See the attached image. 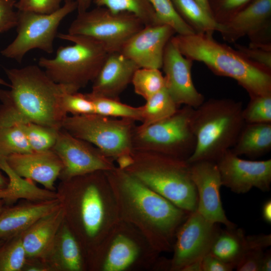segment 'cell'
I'll use <instances>...</instances> for the list:
<instances>
[{
    "label": "cell",
    "mask_w": 271,
    "mask_h": 271,
    "mask_svg": "<svg viewBox=\"0 0 271 271\" xmlns=\"http://www.w3.org/2000/svg\"><path fill=\"white\" fill-rule=\"evenodd\" d=\"M33 151L52 149L55 145L61 129H57L33 122L19 125Z\"/></svg>",
    "instance_id": "obj_33"
},
{
    "label": "cell",
    "mask_w": 271,
    "mask_h": 271,
    "mask_svg": "<svg viewBox=\"0 0 271 271\" xmlns=\"http://www.w3.org/2000/svg\"><path fill=\"white\" fill-rule=\"evenodd\" d=\"M23 201L16 205H6L1 212L0 239L6 240L20 234L61 205L58 198L44 201Z\"/></svg>",
    "instance_id": "obj_22"
},
{
    "label": "cell",
    "mask_w": 271,
    "mask_h": 271,
    "mask_svg": "<svg viewBox=\"0 0 271 271\" xmlns=\"http://www.w3.org/2000/svg\"><path fill=\"white\" fill-rule=\"evenodd\" d=\"M137 17L128 13H114L96 7L78 15L68 34L92 39L109 53L120 52L126 41L144 27Z\"/></svg>",
    "instance_id": "obj_11"
},
{
    "label": "cell",
    "mask_w": 271,
    "mask_h": 271,
    "mask_svg": "<svg viewBox=\"0 0 271 271\" xmlns=\"http://www.w3.org/2000/svg\"><path fill=\"white\" fill-rule=\"evenodd\" d=\"M181 271H202V259L189 263L185 266Z\"/></svg>",
    "instance_id": "obj_50"
},
{
    "label": "cell",
    "mask_w": 271,
    "mask_h": 271,
    "mask_svg": "<svg viewBox=\"0 0 271 271\" xmlns=\"http://www.w3.org/2000/svg\"><path fill=\"white\" fill-rule=\"evenodd\" d=\"M193 62L184 56L170 40L165 49L162 68L165 73V87L179 106L184 105L196 108L205 101L192 80Z\"/></svg>",
    "instance_id": "obj_17"
},
{
    "label": "cell",
    "mask_w": 271,
    "mask_h": 271,
    "mask_svg": "<svg viewBox=\"0 0 271 271\" xmlns=\"http://www.w3.org/2000/svg\"><path fill=\"white\" fill-rule=\"evenodd\" d=\"M253 0H219L217 8L212 12L213 19L222 24Z\"/></svg>",
    "instance_id": "obj_39"
},
{
    "label": "cell",
    "mask_w": 271,
    "mask_h": 271,
    "mask_svg": "<svg viewBox=\"0 0 271 271\" xmlns=\"http://www.w3.org/2000/svg\"><path fill=\"white\" fill-rule=\"evenodd\" d=\"M271 270V252L270 250L264 252L262 256L260 271H270Z\"/></svg>",
    "instance_id": "obj_48"
},
{
    "label": "cell",
    "mask_w": 271,
    "mask_h": 271,
    "mask_svg": "<svg viewBox=\"0 0 271 271\" xmlns=\"http://www.w3.org/2000/svg\"><path fill=\"white\" fill-rule=\"evenodd\" d=\"M222 185L236 194L252 188L269 191L271 184V159L249 161L241 159L231 149L216 162Z\"/></svg>",
    "instance_id": "obj_16"
},
{
    "label": "cell",
    "mask_w": 271,
    "mask_h": 271,
    "mask_svg": "<svg viewBox=\"0 0 271 271\" xmlns=\"http://www.w3.org/2000/svg\"><path fill=\"white\" fill-rule=\"evenodd\" d=\"M26 258L21 234L8 239L0 246V271H22Z\"/></svg>",
    "instance_id": "obj_34"
},
{
    "label": "cell",
    "mask_w": 271,
    "mask_h": 271,
    "mask_svg": "<svg viewBox=\"0 0 271 271\" xmlns=\"http://www.w3.org/2000/svg\"><path fill=\"white\" fill-rule=\"evenodd\" d=\"M182 19L196 34L213 35L220 25L206 13L196 0H171Z\"/></svg>",
    "instance_id": "obj_28"
},
{
    "label": "cell",
    "mask_w": 271,
    "mask_h": 271,
    "mask_svg": "<svg viewBox=\"0 0 271 271\" xmlns=\"http://www.w3.org/2000/svg\"><path fill=\"white\" fill-rule=\"evenodd\" d=\"M271 150V122L245 123L231 150L237 156L256 158Z\"/></svg>",
    "instance_id": "obj_26"
},
{
    "label": "cell",
    "mask_w": 271,
    "mask_h": 271,
    "mask_svg": "<svg viewBox=\"0 0 271 271\" xmlns=\"http://www.w3.org/2000/svg\"><path fill=\"white\" fill-rule=\"evenodd\" d=\"M5 72L11 89L0 90V127L33 122L61 129L67 116L62 98L65 92H72L69 88L54 82L39 66Z\"/></svg>",
    "instance_id": "obj_3"
},
{
    "label": "cell",
    "mask_w": 271,
    "mask_h": 271,
    "mask_svg": "<svg viewBox=\"0 0 271 271\" xmlns=\"http://www.w3.org/2000/svg\"><path fill=\"white\" fill-rule=\"evenodd\" d=\"M201 7L212 17L211 9L208 0H196ZM213 18V17H212Z\"/></svg>",
    "instance_id": "obj_51"
},
{
    "label": "cell",
    "mask_w": 271,
    "mask_h": 271,
    "mask_svg": "<svg viewBox=\"0 0 271 271\" xmlns=\"http://www.w3.org/2000/svg\"><path fill=\"white\" fill-rule=\"evenodd\" d=\"M139 66L119 52L109 53L93 81V96L119 99Z\"/></svg>",
    "instance_id": "obj_21"
},
{
    "label": "cell",
    "mask_w": 271,
    "mask_h": 271,
    "mask_svg": "<svg viewBox=\"0 0 271 271\" xmlns=\"http://www.w3.org/2000/svg\"><path fill=\"white\" fill-rule=\"evenodd\" d=\"M202 271H231L235 266L225 262L210 253L202 259Z\"/></svg>",
    "instance_id": "obj_44"
},
{
    "label": "cell",
    "mask_w": 271,
    "mask_h": 271,
    "mask_svg": "<svg viewBox=\"0 0 271 271\" xmlns=\"http://www.w3.org/2000/svg\"><path fill=\"white\" fill-rule=\"evenodd\" d=\"M0 169L8 177L7 187L0 190V199L5 205H12L22 199L32 201H44L58 198L56 191L37 186L33 181L17 175L8 165L4 157H0Z\"/></svg>",
    "instance_id": "obj_25"
},
{
    "label": "cell",
    "mask_w": 271,
    "mask_h": 271,
    "mask_svg": "<svg viewBox=\"0 0 271 271\" xmlns=\"http://www.w3.org/2000/svg\"><path fill=\"white\" fill-rule=\"evenodd\" d=\"M175 33L165 24L144 26L126 41L119 52L139 68L160 69L166 46Z\"/></svg>",
    "instance_id": "obj_19"
},
{
    "label": "cell",
    "mask_w": 271,
    "mask_h": 271,
    "mask_svg": "<svg viewBox=\"0 0 271 271\" xmlns=\"http://www.w3.org/2000/svg\"><path fill=\"white\" fill-rule=\"evenodd\" d=\"M93 103L95 113L102 115L127 118L134 121L142 120V107H133L119 101V99L93 96L85 94Z\"/></svg>",
    "instance_id": "obj_31"
},
{
    "label": "cell",
    "mask_w": 271,
    "mask_h": 271,
    "mask_svg": "<svg viewBox=\"0 0 271 271\" xmlns=\"http://www.w3.org/2000/svg\"><path fill=\"white\" fill-rule=\"evenodd\" d=\"M62 105L67 114L72 115L95 113L93 102L85 94L65 92L62 98Z\"/></svg>",
    "instance_id": "obj_38"
},
{
    "label": "cell",
    "mask_w": 271,
    "mask_h": 271,
    "mask_svg": "<svg viewBox=\"0 0 271 271\" xmlns=\"http://www.w3.org/2000/svg\"><path fill=\"white\" fill-rule=\"evenodd\" d=\"M263 250L251 249L246 251L237 263V271H260Z\"/></svg>",
    "instance_id": "obj_43"
},
{
    "label": "cell",
    "mask_w": 271,
    "mask_h": 271,
    "mask_svg": "<svg viewBox=\"0 0 271 271\" xmlns=\"http://www.w3.org/2000/svg\"><path fill=\"white\" fill-rule=\"evenodd\" d=\"M194 108L184 105L171 116L146 126L136 125L133 150L149 151L187 159L196 146L192 126Z\"/></svg>",
    "instance_id": "obj_9"
},
{
    "label": "cell",
    "mask_w": 271,
    "mask_h": 271,
    "mask_svg": "<svg viewBox=\"0 0 271 271\" xmlns=\"http://www.w3.org/2000/svg\"><path fill=\"white\" fill-rule=\"evenodd\" d=\"M135 122L96 113L67 115L62 128L92 144L114 161L121 155L132 153Z\"/></svg>",
    "instance_id": "obj_10"
},
{
    "label": "cell",
    "mask_w": 271,
    "mask_h": 271,
    "mask_svg": "<svg viewBox=\"0 0 271 271\" xmlns=\"http://www.w3.org/2000/svg\"><path fill=\"white\" fill-rule=\"evenodd\" d=\"M5 204L3 201L0 199V213L5 206Z\"/></svg>",
    "instance_id": "obj_54"
},
{
    "label": "cell",
    "mask_w": 271,
    "mask_h": 271,
    "mask_svg": "<svg viewBox=\"0 0 271 271\" xmlns=\"http://www.w3.org/2000/svg\"><path fill=\"white\" fill-rule=\"evenodd\" d=\"M76 10L75 2H66L57 11L49 14L17 10V36L1 51L2 55L21 63L25 55L34 49L52 53L60 24Z\"/></svg>",
    "instance_id": "obj_12"
},
{
    "label": "cell",
    "mask_w": 271,
    "mask_h": 271,
    "mask_svg": "<svg viewBox=\"0 0 271 271\" xmlns=\"http://www.w3.org/2000/svg\"><path fill=\"white\" fill-rule=\"evenodd\" d=\"M242 116L246 123L271 122V95L250 98Z\"/></svg>",
    "instance_id": "obj_37"
},
{
    "label": "cell",
    "mask_w": 271,
    "mask_h": 271,
    "mask_svg": "<svg viewBox=\"0 0 271 271\" xmlns=\"http://www.w3.org/2000/svg\"><path fill=\"white\" fill-rule=\"evenodd\" d=\"M104 172L120 219L135 226L159 252L171 251L177 231L190 212L179 208L117 166Z\"/></svg>",
    "instance_id": "obj_2"
},
{
    "label": "cell",
    "mask_w": 271,
    "mask_h": 271,
    "mask_svg": "<svg viewBox=\"0 0 271 271\" xmlns=\"http://www.w3.org/2000/svg\"><path fill=\"white\" fill-rule=\"evenodd\" d=\"M6 240L0 239V246L5 242Z\"/></svg>",
    "instance_id": "obj_55"
},
{
    "label": "cell",
    "mask_w": 271,
    "mask_h": 271,
    "mask_svg": "<svg viewBox=\"0 0 271 271\" xmlns=\"http://www.w3.org/2000/svg\"><path fill=\"white\" fill-rule=\"evenodd\" d=\"M74 43L61 46L52 59L41 57L38 65L54 82L76 92L95 79L109 52L98 42L82 36L57 34Z\"/></svg>",
    "instance_id": "obj_7"
},
{
    "label": "cell",
    "mask_w": 271,
    "mask_h": 271,
    "mask_svg": "<svg viewBox=\"0 0 271 271\" xmlns=\"http://www.w3.org/2000/svg\"><path fill=\"white\" fill-rule=\"evenodd\" d=\"M16 0H0V34L15 27L18 11H15Z\"/></svg>",
    "instance_id": "obj_42"
},
{
    "label": "cell",
    "mask_w": 271,
    "mask_h": 271,
    "mask_svg": "<svg viewBox=\"0 0 271 271\" xmlns=\"http://www.w3.org/2000/svg\"><path fill=\"white\" fill-rule=\"evenodd\" d=\"M148 1L160 24L171 27L178 35H189L196 34L178 15L171 0Z\"/></svg>",
    "instance_id": "obj_36"
},
{
    "label": "cell",
    "mask_w": 271,
    "mask_h": 271,
    "mask_svg": "<svg viewBox=\"0 0 271 271\" xmlns=\"http://www.w3.org/2000/svg\"><path fill=\"white\" fill-rule=\"evenodd\" d=\"M23 271H51L47 263L41 259L27 258Z\"/></svg>",
    "instance_id": "obj_45"
},
{
    "label": "cell",
    "mask_w": 271,
    "mask_h": 271,
    "mask_svg": "<svg viewBox=\"0 0 271 271\" xmlns=\"http://www.w3.org/2000/svg\"><path fill=\"white\" fill-rule=\"evenodd\" d=\"M219 230L217 224L197 210L190 212L176 234L170 270L181 271L189 263L202 259L209 253Z\"/></svg>",
    "instance_id": "obj_13"
},
{
    "label": "cell",
    "mask_w": 271,
    "mask_h": 271,
    "mask_svg": "<svg viewBox=\"0 0 271 271\" xmlns=\"http://www.w3.org/2000/svg\"><path fill=\"white\" fill-rule=\"evenodd\" d=\"M243 109L241 101L229 98L209 99L194 108L192 126L196 146L188 162H216L231 149L245 123Z\"/></svg>",
    "instance_id": "obj_5"
},
{
    "label": "cell",
    "mask_w": 271,
    "mask_h": 271,
    "mask_svg": "<svg viewBox=\"0 0 271 271\" xmlns=\"http://www.w3.org/2000/svg\"><path fill=\"white\" fill-rule=\"evenodd\" d=\"M131 153L124 154L117 158L115 160L117 163L116 166L118 168L124 170L131 165L133 161Z\"/></svg>",
    "instance_id": "obj_46"
},
{
    "label": "cell",
    "mask_w": 271,
    "mask_h": 271,
    "mask_svg": "<svg viewBox=\"0 0 271 271\" xmlns=\"http://www.w3.org/2000/svg\"><path fill=\"white\" fill-rule=\"evenodd\" d=\"M237 51L251 61L271 71V50L235 44Z\"/></svg>",
    "instance_id": "obj_41"
},
{
    "label": "cell",
    "mask_w": 271,
    "mask_h": 271,
    "mask_svg": "<svg viewBox=\"0 0 271 271\" xmlns=\"http://www.w3.org/2000/svg\"><path fill=\"white\" fill-rule=\"evenodd\" d=\"M8 178H6L0 173V190L5 189L8 185Z\"/></svg>",
    "instance_id": "obj_52"
},
{
    "label": "cell",
    "mask_w": 271,
    "mask_h": 271,
    "mask_svg": "<svg viewBox=\"0 0 271 271\" xmlns=\"http://www.w3.org/2000/svg\"><path fill=\"white\" fill-rule=\"evenodd\" d=\"M9 167L19 176L56 191L55 183L63 168L62 163L52 149L15 154L5 158Z\"/></svg>",
    "instance_id": "obj_20"
},
{
    "label": "cell",
    "mask_w": 271,
    "mask_h": 271,
    "mask_svg": "<svg viewBox=\"0 0 271 271\" xmlns=\"http://www.w3.org/2000/svg\"><path fill=\"white\" fill-rule=\"evenodd\" d=\"M56 192L64 221L78 241L87 262L120 220L104 171L61 180Z\"/></svg>",
    "instance_id": "obj_1"
},
{
    "label": "cell",
    "mask_w": 271,
    "mask_h": 271,
    "mask_svg": "<svg viewBox=\"0 0 271 271\" xmlns=\"http://www.w3.org/2000/svg\"><path fill=\"white\" fill-rule=\"evenodd\" d=\"M247 236L241 228L219 230L212 242L209 253L222 261L235 266L249 250Z\"/></svg>",
    "instance_id": "obj_27"
},
{
    "label": "cell",
    "mask_w": 271,
    "mask_h": 271,
    "mask_svg": "<svg viewBox=\"0 0 271 271\" xmlns=\"http://www.w3.org/2000/svg\"><path fill=\"white\" fill-rule=\"evenodd\" d=\"M32 151L19 125L0 127V157Z\"/></svg>",
    "instance_id": "obj_35"
},
{
    "label": "cell",
    "mask_w": 271,
    "mask_h": 271,
    "mask_svg": "<svg viewBox=\"0 0 271 271\" xmlns=\"http://www.w3.org/2000/svg\"><path fill=\"white\" fill-rule=\"evenodd\" d=\"M220 25L219 32L224 41L235 43L247 36L249 46L271 50V0H253Z\"/></svg>",
    "instance_id": "obj_15"
},
{
    "label": "cell",
    "mask_w": 271,
    "mask_h": 271,
    "mask_svg": "<svg viewBox=\"0 0 271 271\" xmlns=\"http://www.w3.org/2000/svg\"><path fill=\"white\" fill-rule=\"evenodd\" d=\"M136 94L146 100L165 87L164 76L159 69L139 68L131 82Z\"/></svg>",
    "instance_id": "obj_32"
},
{
    "label": "cell",
    "mask_w": 271,
    "mask_h": 271,
    "mask_svg": "<svg viewBox=\"0 0 271 271\" xmlns=\"http://www.w3.org/2000/svg\"><path fill=\"white\" fill-rule=\"evenodd\" d=\"M96 7L114 13H128L142 21L145 26L161 24L148 0H93Z\"/></svg>",
    "instance_id": "obj_30"
},
{
    "label": "cell",
    "mask_w": 271,
    "mask_h": 271,
    "mask_svg": "<svg viewBox=\"0 0 271 271\" xmlns=\"http://www.w3.org/2000/svg\"><path fill=\"white\" fill-rule=\"evenodd\" d=\"M191 173L198 195L196 210L212 223L223 224L227 228H236L222 207L220 194L222 185L216 162L202 161L192 163Z\"/></svg>",
    "instance_id": "obj_18"
},
{
    "label": "cell",
    "mask_w": 271,
    "mask_h": 271,
    "mask_svg": "<svg viewBox=\"0 0 271 271\" xmlns=\"http://www.w3.org/2000/svg\"><path fill=\"white\" fill-rule=\"evenodd\" d=\"M171 40L184 56L204 63L216 75L235 80L250 98L271 95V71L216 41L213 35L177 34Z\"/></svg>",
    "instance_id": "obj_4"
},
{
    "label": "cell",
    "mask_w": 271,
    "mask_h": 271,
    "mask_svg": "<svg viewBox=\"0 0 271 271\" xmlns=\"http://www.w3.org/2000/svg\"><path fill=\"white\" fill-rule=\"evenodd\" d=\"M133 162L123 170L179 208L197 209L198 195L187 159L133 150Z\"/></svg>",
    "instance_id": "obj_6"
},
{
    "label": "cell",
    "mask_w": 271,
    "mask_h": 271,
    "mask_svg": "<svg viewBox=\"0 0 271 271\" xmlns=\"http://www.w3.org/2000/svg\"><path fill=\"white\" fill-rule=\"evenodd\" d=\"M64 221V212L60 205L21 233L27 258L43 259Z\"/></svg>",
    "instance_id": "obj_23"
},
{
    "label": "cell",
    "mask_w": 271,
    "mask_h": 271,
    "mask_svg": "<svg viewBox=\"0 0 271 271\" xmlns=\"http://www.w3.org/2000/svg\"><path fill=\"white\" fill-rule=\"evenodd\" d=\"M261 215L263 219L268 224L271 223V200L266 201L262 205Z\"/></svg>",
    "instance_id": "obj_47"
},
{
    "label": "cell",
    "mask_w": 271,
    "mask_h": 271,
    "mask_svg": "<svg viewBox=\"0 0 271 271\" xmlns=\"http://www.w3.org/2000/svg\"><path fill=\"white\" fill-rule=\"evenodd\" d=\"M43 260L51 271L87 270L81 247L65 221Z\"/></svg>",
    "instance_id": "obj_24"
},
{
    "label": "cell",
    "mask_w": 271,
    "mask_h": 271,
    "mask_svg": "<svg viewBox=\"0 0 271 271\" xmlns=\"http://www.w3.org/2000/svg\"><path fill=\"white\" fill-rule=\"evenodd\" d=\"M160 253L135 226L120 219L87 261V270H153Z\"/></svg>",
    "instance_id": "obj_8"
},
{
    "label": "cell",
    "mask_w": 271,
    "mask_h": 271,
    "mask_svg": "<svg viewBox=\"0 0 271 271\" xmlns=\"http://www.w3.org/2000/svg\"><path fill=\"white\" fill-rule=\"evenodd\" d=\"M63 0H19L15 8L18 11L49 14L58 9Z\"/></svg>",
    "instance_id": "obj_40"
},
{
    "label": "cell",
    "mask_w": 271,
    "mask_h": 271,
    "mask_svg": "<svg viewBox=\"0 0 271 271\" xmlns=\"http://www.w3.org/2000/svg\"><path fill=\"white\" fill-rule=\"evenodd\" d=\"M63 1L75 2L77 4L78 13H81L89 10L93 0H63Z\"/></svg>",
    "instance_id": "obj_49"
},
{
    "label": "cell",
    "mask_w": 271,
    "mask_h": 271,
    "mask_svg": "<svg viewBox=\"0 0 271 271\" xmlns=\"http://www.w3.org/2000/svg\"><path fill=\"white\" fill-rule=\"evenodd\" d=\"M60 159L63 168L60 180L97 171H106L116 166L92 144L76 138L61 128L52 149Z\"/></svg>",
    "instance_id": "obj_14"
},
{
    "label": "cell",
    "mask_w": 271,
    "mask_h": 271,
    "mask_svg": "<svg viewBox=\"0 0 271 271\" xmlns=\"http://www.w3.org/2000/svg\"><path fill=\"white\" fill-rule=\"evenodd\" d=\"M0 84L1 85H5V86H9V87L11 86L10 84L8 83L5 80H4L3 79H2L1 78H0Z\"/></svg>",
    "instance_id": "obj_53"
},
{
    "label": "cell",
    "mask_w": 271,
    "mask_h": 271,
    "mask_svg": "<svg viewBox=\"0 0 271 271\" xmlns=\"http://www.w3.org/2000/svg\"><path fill=\"white\" fill-rule=\"evenodd\" d=\"M142 107L140 125L146 126L165 119L175 113L179 107L170 96L166 87L147 99Z\"/></svg>",
    "instance_id": "obj_29"
}]
</instances>
